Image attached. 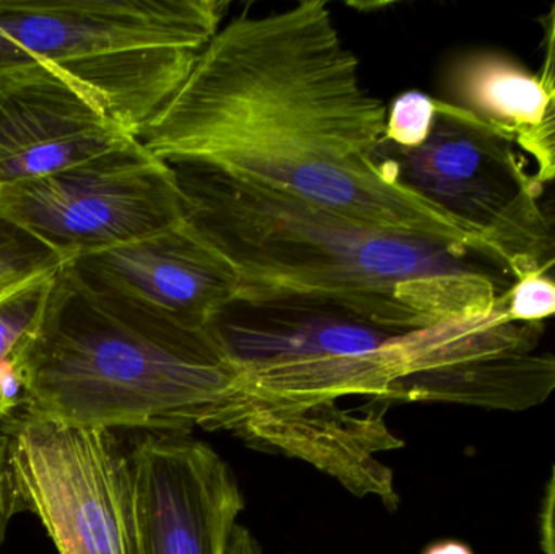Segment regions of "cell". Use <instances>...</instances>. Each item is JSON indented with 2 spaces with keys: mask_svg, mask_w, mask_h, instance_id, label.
Returning a JSON list of instances; mask_svg holds the SVG:
<instances>
[{
  "mask_svg": "<svg viewBox=\"0 0 555 554\" xmlns=\"http://www.w3.org/2000/svg\"><path fill=\"white\" fill-rule=\"evenodd\" d=\"M453 104L517 142L540 126L550 94L524 65L498 52H475L456 62L449 77Z\"/></svg>",
  "mask_w": 555,
  "mask_h": 554,
  "instance_id": "13",
  "label": "cell"
},
{
  "mask_svg": "<svg viewBox=\"0 0 555 554\" xmlns=\"http://www.w3.org/2000/svg\"><path fill=\"white\" fill-rule=\"evenodd\" d=\"M230 554H263V550L249 529L237 526L231 539Z\"/></svg>",
  "mask_w": 555,
  "mask_h": 554,
  "instance_id": "24",
  "label": "cell"
},
{
  "mask_svg": "<svg viewBox=\"0 0 555 554\" xmlns=\"http://www.w3.org/2000/svg\"><path fill=\"white\" fill-rule=\"evenodd\" d=\"M18 361L23 412L80 428L218 431L241 392L215 325L189 327L94 288L67 263Z\"/></svg>",
  "mask_w": 555,
  "mask_h": 554,
  "instance_id": "4",
  "label": "cell"
},
{
  "mask_svg": "<svg viewBox=\"0 0 555 554\" xmlns=\"http://www.w3.org/2000/svg\"><path fill=\"white\" fill-rule=\"evenodd\" d=\"M55 276L33 283L0 302V360L18 358L31 340L48 308Z\"/></svg>",
  "mask_w": 555,
  "mask_h": 554,
  "instance_id": "15",
  "label": "cell"
},
{
  "mask_svg": "<svg viewBox=\"0 0 555 554\" xmlns=\"http://www.w3.org/2000/svg\"><path fill=\"white\" fill-rule=\"evenodd\" d=\"M2 431L10 513L35 514L59 554H139L132 468L113 431L26 412Z\"/></svg>",
  "mask_w": 555,
  "mask_h": 554,
  "instance_id": "6",
  "label": "cell"
},
{
  "mask_svg": "<svg viewBox=\"0 0 555 554\" xmlns=\"http://www.w3.org/2000/svg\"><path fill=\"white\" fill-rule=\"evenodd\" d=\"M508 312L517 321H546L555 315V285L541 276H524L511 292Z\"/></svg>",
  "mask_w": 555,
  "mask_h": 554,
  "instance_id": "18",
  "label": "cell"
},
{
  "mask_svg": "<svg viewBox=\"0 0 555 554\" xmlns=\"http://www.w3.org/2000/svg\"><path fill=\"white\" fill-rule=\"evenodd\" d=\"M517 145L534 159L533 179L540 188L555 181V93L540 126L521 133Z\"/></svg>",
  "mask_w": 555,
  "mask_h": 554,
  "instance_id": "17",
  "label": "cell"
},
{
  "mask_svg": "<svg viewBox=\"0 0 555 554\" xmlns=\"http://www.w3.org/2000/svg\"><path fill=\"white\" fill-rule=\"evenodd\" d=\"M538 80L550 96L555 93V3L546 16V35H544V57L538 72Z\"/></svg>",
  "mask_w": 555,
  "mask_h": 554,
  "instance_id": "21",
  "label": "cell"
},
{
  "mask_svg": "<svg viewBox=\"0 0 555 554\" xmlns=\"http://www.w3.org/2000/svg\"><path fill=\"white\" fill-rule=\"evenodd\" d=\"M67 262L0 210V302L33 283L52 279Z\"/></svg>",
  "mask_w": 555,
  "mask_h": 554,
  "instance_id": "14",
  "label": "cell"
},
{
  "mask_svg": "<svg viewBox=\"0 0 555 554\" xmlns=\"http://www.w3.org/2000/svg\"><path fill=\"white\" fill-rule=\"evenodd\" d=\"M511 293L488 314L400 334L403 403H460L525 412L555 392V355L540 351L544 322L517 321Z\"/></svg>",
  "mask_w": 555,
  "mask_h": 554,
  "instance_id": "9",
  "label": "cell"
},
{
  "mask_svg": "<svg viewBox=\"0 0 555 554\" xmlns=\"http://www.w3.org/2000/svg\"><path fill=\"white\" fill-rule=\"evenodd\" d=\"M387 111L362 83L332 10L306 0L221 26L137 139L169 166L218 172L385 230L498 249L378 162Z\"/></svg>",
  "mask_w": 555,
  "mask_h": 554,
  "instance_id": "1",
  "label": "cell"
},
{
  "mask_svg": "<svg viewBox=\"0 0 555 554\" xmlns=\"http://www.w3.org/2000/svg\"><path fill=\"white\" fill-rule=\"evenodd\" d=\"M423 554H475L465 543L456 540H443V542L433 543L427 546Z\"/></svg>",
  "mask_w": 555,
  "mask_h": 554,
  "instance_id": "25",
  "label": "cell"
},
{
  "mask_svg": "<svg viewBox=\"0 0 555 554\" xmlns=\"http://www.w3.org/2000/svg\"><path fill=\"white\" fill-rule=\"evenodd\" d=\"M0 210L67 260L185 221L175 168L137 137L64 171L2 189Z\"/></svg>",
  "mask_w": 555,
  "mask_h": 554,
  "instance_id": "8",
  "label": "cell"
},
{
  "mask_svg": "<svg viewBox=\"0 0 555 554\" xmlns=\"http://www.w3.org/2000/svg\"><path fill=\"white\" fill-rule=\"evenodd\" d=\"M215 327L241 379L221 431L300 459L354 497H375L397 510L393 472L378 454L404 442L388 429L385 415L339 402L369 400L387 409L403 403V332L320 309L241 305Z\"/></svg>",
  "mask_w": 555,
  "mask_h": 554,
  "instance_id": "3",
  "label": "cell"
},
{
  "mask_svg": "<svg viewBox=\"0 0 555 554\" xmlns=\"http://www.w3.org/2000/svg\"><path fill=\"white\" fill-rule=\"evenodd\" d=\"M26 399L28 394L18 358L0 360V429L15 416L16 410L23 412Z\"/></svg>",
  "mask_w": 555,
  "mask_h": 554,
  "instance_id": "20",
  "label": "cell"
},
{
  "mask_svg": "<svg viewBox=\"0 0 555 554\" xmlns=\"http://www.w3.org/2000/svg\"><path fill=\"white\" fill-rule=\"evenodd\" d=\"M437 100L423 91H406L395 98L387 111L385 140L400 149H416L426 142L436 120Z\"/></svg>",
  "mask_w": 555,
  "mask_h": 554,
  "instance_id": "16",
  "label": "cell"
},
{
  "mask_svg": "<svg viewBox=\"0 0 555 554\" xmlns=\"http://www.w3.org/2000/svg\"><path fill=\"white\" fill-rule=\"evenodd\" d=\"M515 140L468 111L437 100L426 142L400 149L384 139L378 162L401 182L498 247L518 280L530 275L541 237V188Z\"/></svg>",
  "mask_w": 555,
  "mask_h": 554,
  "instance_id": "7",
  "label": "cell"
},
{
  "mask_svg": "<svg viewBox=\"0 0 555 554\" xmlns=\"http://www.w3.org/2000/svg\"><path fill=\"white\" fill-rule=\"evenodd\" d=\"M2 536H3V530L0 529V540H2Z\"/></svg>",
  "mask_w": 555,
  "mask_h": 554,
  "instance_id": "26",
  "label": "cell"
},
{
  "mask_svg": "<svg viewBox=\"0 0 555 554\" xmlns=\"http://www.w3.org/2000/svg\"><path fill=\"white\" fill-rule=\"evenodd\" d=\"M139 554H230L246 507L236 475L210 445L146 433L129 454Z\"/></svg>",
  "mask_w": 555,
  "mask_h": 554,
  "instance_id": "10",
  "label": "cell"
},
{
  "mask_svg": "<svg viewBox=\"0 0 555 554\" xmlns=\"http://www.w3.org/2000/svg\"><path fill=\"white\" fill-rule=\"evenodd\" d=\"M540 530L543 553L555 554V465L550 481H547L546 494H544Z\"/></svg>",
  "mask_w": 555,
  "mask_h": 554,
  "instance_id": "22",
  "label": "cell"
},
{
  "mask_svg": "<svg viewBox=\"0 0 555 554\" xmlns=\"http://www.w3.org/2000/svg\"><path fill=\"white\" fill-rule=\"evenodd\" d=\"M189 223L247 308L320 309L393 332L488 314L518 279L499 250L385 230L218 172L172 166Z\"/></svg>",
  "mask_w": 555,
  "mask_h": 554,
  "instance_id": "2",
  "label": "cell"
},
{
  "mask_svg": "<svg viewBox=\"0 0 555 554\" xmlns=\"http://www.w3.org/2000/svg\"><path fill=\"white\" fill-rule=\"evenodd\" d=\"M7 435L0 429V529H5L7 520L12 516L7 485Z\"/></svg>",
  "mask_w": 555,
  "mask_h": 554,
  "instance_id": "23",
  "label": "cell"
},
{
  "mask_svg": "<svg viewBox=\"0 0 555 554\" xmlns=\"http://www.w3.org/2000/svg\"><path fill=\"white\" fill-rule=\"evenodd\" d=\"M67 266L88 285L189 327H214L240 302L236 270L188 218L150 236L75 257Z\"/></svg>",
  "mask_w": 555,
  "mask_h": 554,
  "instance_id": "12",
  "label": "cell"
},
{
  "mask_svg": "<svg viewBox=\"0 0 555 554\" xmlns=\"http://www.w3.org/2000/svg\"><path fill=\"white\" fill-rule=\"evenodd\" d=\"M87 88L46 62L0 68V191L133 139Z\"/></svg>",
  "mask_w": 555,
  "mask_h": 554,
  "instance_id": "11",
  "label": "cell"
},
{
  "mask_svg": "<svg viewBox=\"0 0 555 554\" xmlns=\"http://www.w3.org/2000/svg\"><path fill=\"white\" fill-rule=\"evenodd\" d=\"M218 0H0V68L46 62L139 136L223 26Z\"/></svg>",
  "mask_w": 555,
  "mask_h": 554,
  "instance_id": "5",
  "label": "cell"
},
{
  "mask_svg": "<svg viewBox=\"0 0 555 554\" xmlns=\"http://www.w3.org/2000/svg\"><path fill=\"white\" fill-rule=\"evenodd\" d=\"M538 208L541 215V237L531 259L530 275L541 276L555 285V181L541 188Z\"/></svg>",
  "mask_w": 555,
  "mask_h": 554,
  "instance_id": "19",
  "label": "cell"
}]
</instances>
